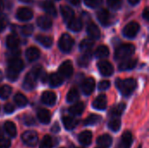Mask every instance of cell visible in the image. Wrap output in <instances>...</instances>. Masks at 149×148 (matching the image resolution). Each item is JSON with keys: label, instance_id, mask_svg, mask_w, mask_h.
I'll return each mask as SVG.
<instances>
[{"label": "cell", "instance_id": "cell-1", "mask_svg": "<svg viewBox=\"0 0 149 148\" xmlns=\"http://www.w3.org/2000/svg\"><path fill=\"white\" fill-rule=\"evenodd\" d=\"M44 73V71L40 65H36L32 68L31 72H30L24 78V80L23 82V88L26 91L32 90L36 86L37 79L40 78L42 74Z\"/></svg>", "mask_w": 149, "mask_h": 148}, {"label": "cell", "instance_id": "cell-2", "mask_svg": "<svg viewBox=\"0 0 149 148\" xmlns=\"http://www.w3.org/2000/svg\"><path fill=\"white\" fill-rule=\"evenodd\" d=\"M24 68V62L18 58H10L8 63V68L6 71V75L9 80L10 81H15L17 79L19 72L23 70Z\"/></svg>", "mask_w": 149, "mask_h": 148}, {"label": "cell", "instance_id": "cell-3", "mask_svg": "<svg viewBox=\"0 0 149 148\" xmlns=\"http://www.w3.org/2000/svg\"><path fill=\"white\" fill-rule=\"evenodd\" d=\"M116 87L123 96L127 97L130 96L136 88V81L134 79H118L116 80Z\"/></svg>", "mask_w": 149, "mask_h": 148}, {"label": "cell", "instance_id": "cell-4", "mask_svg": "<svg viewBox=\"0 0 149 148\" xmlns=\"http://www.w3.org/2000/svg\"><path fill=\"white\" fill-rule=\"evenodd\" d=\"M135 51V47L132 44H124L120 45L116 51H115V59L121 60V59H127L129 57H131Z\"/></svg>", "mask_w": 149, "mask_h": 148}, {"label": "cell", "instance_id": "cell-5", "mask_svg": "<svg viewBox=\"0 0 149 148\" xmlns=\"http://www.w3.org/2000/svg\"><path fill=\"white\" fill-rule=\"evenodd\" d=\"M74 44L73 38L69 34H63L58 41V47L63 52H69Z\"/></svg>", "mask_w": 149, "mask_h": 148}, {"label": "cell", "instance_id": "cell-6", "mask_svg": "<svg viewBox=\"0 0 149 148\" xmlns=\"http://www.w3.org/2000/svg\"><path fill=\"white\" fill-rule=\"evenodd\" d=\"M140 31V24L137 22L128 23L123 29V35L126 38H134Z\"/></svg>", "mask_w": 149, "mask_h": 148}, {"label": "cell", "instance_id": "cell-7", "mask_svg": "<svg viewBox=\"0 0 149 148\" xmlns=\"http://www.w3.org/2000/svg\"><path fill=\"white\" fill-rule=\"evenodd\" d=\"M22 140L25 145L34 147L37 145L38 140V133L35 131H26L22 134Z\"/></svg>", "mask_w": 149, "mask_h": 148}, {"label": "cell", "instance_id": "cell-8", "mask_svg": "<svg viewBox=\"0 0 149 148\" xmlns=\"http://www.w3.org/2000/svg\"><path fill=\"white\" fill-rule=\"evenodd\" d=\"M59 75L62 78H70L73 73V66L70 60H66L61 64L58 68Z\"/></svg>", "mask_w": 149, "mask_h": 148}, {"label": "cell", "instance_id": "cell-9", "mask_svg": "<svg viewBox=\"0 0 149 148\" xmlns=\"http://www.w3.org/2000/svg\"><path fill=\"white\" fill-rule=\"evenodd\" d=\"M98 68L100 72L105 76V77H109L113 73V67L112 64L108 61L102 60L98 63Z\"/></svg>", "mask_w": 149, "mask_h": 148}, {"label": "cell", "instance_id": "cell-10", "mask_svg": "<svg viewBox=\"0 0 149 148\" xmlns=\"http://www.w3.org/2000/svg\"><path fill=\"white\" fill-rule=\"evenodd\" d=\"M16 17L20 21H28L32 18L33 12L31 9L27 7H21L17 10L16 13Z\"/></svg>", "mask_w": 149, "mask_h": 148}, {"label": "cell", "instance_id": "cell-11", "mask_svg": "<svg viewBox=\"0 0 149 148\" xmlns=\"http://www.w3.org/2000/svg\"><path fill=\"white\" fill-rule=\"evenodd\" d=\"M97 18L104 26H108L111 23V15L107 9H101L97 12Z\"/></svg>", "mask_w": 149, "mask_h": 148}, {"label": "cell", "instance_id": "cell-12", "mask_svg": "<svg viewBox=\"0 0 149 148\" xmlns=\"http://www.w3.org/2000/svg\"><path fill=\"white\" fill-rule=\"evenodd\" d=\"M57 100V96L53 92L51 91H45L43 92L42 96H41V101L46 105V106H53L56 103Z\"/></svg>", "mask_w": 149, "mask_h": 148}, {"label": "cell", "instance_id": "cell-13", "mask_svg": "<svg viewBox=\"0 0 149 148\" xmlns=\"http://www.w3.org/2000/svg\"><path fill=\"white\" fill-rule=\"evenodd\" d=\"M95 87V81L93 78H87L84 80L81 85L82 92L85 95H90Z\"/></svg>", "mask_w": 149, "mask_h": 148}, {"label": "cell", "instance_id": "cell-14", "mask_svg": "<svg viewBox=\"0 0 149 148\" xmlns=\"http://www.w3.org/2000/svg\"><path fill=\"white\" fill-rule=\"evenodd\" d=\"M133 142V136L130 132H125L120 139L118 148H130Z\"/></svg>", "mask_w": 149, "mask_h": 148}, {"label": "cell", "instance_id": "cell-15", "mask_svg": "<svg viewBox=\"0 0 149 148\" xmlns=\"http://www.w3.org/2000/svg\"><path fill=\"white\" fill-rule=\"evenodd\" d=\"M87 33L91 39H99L100 38V30L94 23H89L87 25Z\"/></svg>", "mask_w": 149, "mask_h": 148}, {"label": "cell", "instance_id": "cell-16", "mask_svg": "<svg viewBox=\"0 0 149 148\" xmlns=\"http://www.w3.org/2000/svg\"><path fill=\"white\" fill-rule=\"evenodd\" d=\"M107 100L106 95L101 94L94 99L93 103V106L96 110H104L107 107Z\"/></svg>", "mask_w": 149, "mask_h": 148}, {"label": "cell", "instance_id": "cell-17", "mask_svg": "<svg viewBox=\"0 0 149 148\" xmlns=\"http://www.w3.org/2000/svg\"><path fill=\"white\" fill-rule=\"evenodd\" d=\"M60 11H61V15H62L64 20L66 22H69L74 17L73 10L67 5H61L60 6Z\"/></svg>", "mask_w": 149, "mask_h": 148}, {"label": "cell", "instance_id": "cell-18", "mask_svg": "<svg viewBox=\"0 0 149 148\" xmlns=\"http://www.w3.org/2000/svg\"><path fill=\"white\" fill-rule=\"evenodd\" d=\"M93 140V134L90 131H84L79 135V141L82 146H89Z\"/></svg>", "mask_w": 149, "mask_h": 148}, {"label": "cell", "instance_id": "cell-19", "mask_svg": "<svg viewBox=\"0 0 149 148\" xmlns=\"http://www.w3.org/2000/svg\"><path fill=\"white\" fill-rule=\"evenodd\" d=\"M113 142V139L110 135L108 134H104L100 136L97 139V144L99 145L100 147L102 148H108L110 147V146L112 145Z\"/></svg>", "mask_w": 149, "mask_h": 148}, {"label": "cell", "instance_id": "cell-20", "mask_svg": "<svg viewBox=\"0 0 149 148\" xmlns=\"http://www.w3.org/2000/svg\"><path fill=\"white\" fill-rule=\"evenodd\" d=\"M37 24L38 25V27H40L43 30H48L52 27V22L51 18H49L48 17L40 16L37 19Z\"/></svg>", "mask_w": 149, "mask_h": 148}, {"label": "cell", "instance_id": "cell-21", "mask_svg": "<svg viewBox=\"0 0 149 148\" xmlns=\"http://www.w3.org/2000/svg\"><path fill=\"white\" fill-rule=\"evenodd\" d=\"M25 56H26V58L29 60V61H35L37 60L39 56H40V51L37 48V47H30L26 50L25 51Z\"/></svg>", "mask_w": 149, "mask_h": 148}, {"label": "cell", "instance_id": "cell-22", "mask_svg": "<svg viewBox=\"0 0 149 148\" xmlns=\"http://www.w3.org/2000/svg\"><path fill=\"white\" fill-rule=\"evenodd\" d=\"M41 7L49 15H51L52 17H56L57 16L56 7H55V5L52 2H50V1H45V2H43L41 3Z\"/></svg>", "mask_w": 149, "mask_h": 148}, {"label": "cell", "instance_id": "cell-23", "mask_svg": "<svg viewBox=\"0 0 149 148\" xmlns=\"http://www.w3.org/2000/svg\"><path fill=\"white\" fill-rule=\"evenodd\" d=\"M137 65V59H126L119 65L120 71H129L134 69Z\"/></svg>", "mask_w": 149, "mask_h": 148}, {"label": "cell", "instance_id": "cell-24", "mask_svg": "<svg viewBox=\"0 0 149 148\" xmlns=\"http://www.w3.org/2000/svg\"><path fill=\"white\" fill-rule=\"evenodd\" d=\"M62 122H63V125H64V126H65V128L66 130H72V129H74L76 127L77 124H78L77 120H75L72 117H69V116L63 117L62 118Z\"/></svg>", "mask_w": 149, "mask_h": 148}, {"label": "cell", "instance_id": "cell-25", "mask_svg": "<svg viewBox=\"0 0 149 148\" xmlns=\"http://www.w3.org/2000/svg\"><path fill=\"white\" fill-rule=\"evenodd\" d=\"M6 45L10 50L17 49V46L19 45V39H18V38L16 35H14V34L9 35L7 37V38H6Z\"/></svg>", "mask_w": 149, "mask_h": 148}, {"label": "cell", "instance_id": "cell-26", "mask_svg": "<svg viewBox=\"0 0 149 148\" xmlns=\"http://www.w3.org/2000/svg\"><path fill=\"white\" fill-rule=\"evenodd\" d=\"M85 110V105L83 102H77L76 104L72 105L70 108H69V113L72 115L74 116H78L82 114V113Z\"/></svg>", "mask_w": 149, "mask_h": 148}, {"label": "cell", "instance_id": "cell-27", "mask_svg": "<svg viewBox=\"0 0 149 148\" xmlns=\"http://www.w3.org/2000/svg\"><path fill=\"white\" fill-rule=\"evenodd\" d=\"M37 116L38 120L43 124H48L51 121L50 113L45 109H39L37 113Z\"/></svg>", "mask_w": 149, "mask_h": 148}, {"label": "cell", "instance_id": "cell-28", "mask_svg": "<svg viewBox=\"0 0 149 148\" xmlns=\"http://www.w3.org/2000/svg\"><path fill=\"white\" fill-rule=\"evenodd\" d=\"M83 24L80 18L73 17L72 20L68 22V28L72 31H79L82 29Z\"/></svg>", "mask_w": 149, "mask_h": 148}, {"label": "cell", "instance_id": "cell-29", "mask_svg": "<svg viewBox=\"0 0 149 148\" xmlns=\"http://www.w3.org/2000/svg\"><path fill=\"white\" fill-rule=\"evenodd\" d=\"M63 78L58 73H52L49 77V84L52 87H58L63 84Z\"/></svg>", "mask_w": 149, "mask_h": 148}, {"label": "cell", "instance_id": "cell-30", "mask_svg": "<svg viewBox=\"0 0 149 148\" xmlns=\"http://www.w3.org/2000/svg\"><path fill=\"white\" fill-rule=\"evenodd\" d=\"M4 130H5L6 133L10 137H11V138H14L17 135V128H16V126L11 121H6L4 123Z\"/></svg>", "mask_w": 149, "mask_h": 148}, {"label": "cell", "instance_id": "cell-31", "mask_svg": "<svg viewBox=\"0 0 149 148\" xmlns=\"http://www.w3.org/2000/svg\"><path fill=\"white\" fill-rule=\"evenodd\" d=\"M36 40L40 44H42L43 46L45 47H51L52 44V38L48 37V36H45V35H38L36 37Z\"/></svg>", "mask_w": 149, "mask_h": 148}, {"label": "cell", "instance_id": "cell-32", "mask_svg": "<svg viewBox=\"0 0 149 148\" xmlns=\"http://www.w3.org/2000/svg\"><path fill=\"white\" fill-rule=\"evenodd\" d=\"M14 102L18 107H24L28 104V99L24 95L21 93H17L14 96Z\"/></svg>", "mask_w": 149, "mask_h": 148}, {"label": "cell", "instance_id": "cell-33", "mask_svg": "<svg viewBox=\"0 0 149 148\" xmlns=\"http://www.w3.org/2000/svg\"><path fill=\"white\" fill-rule=\"evenodd\" d=\"M94 45V42L91 38H85L81 41L79 44V49L84 51H89L92 47Z\"/></svg>", "mask_w": 149, "mask_h": 148}, {"label": "cell", "instance_id": "cell-34", "mask_svg": "<svg viewBox=\"0 0 149 148\" xmlns=\"http://www.w3.org/2000/svg\"><path fill=\"white\" fill-rule=\"evenodd\" d=\"M109 55V49L106 45H100L95 51V57L99 58H107Z\"/></svg>", "mask_w": 149, "mask_h": 148}, {"label": "cell", "instance_id": "cell-35", "mask_svg": "<svg viewBox=\"0 0 149 148\" xmlns=\"http://www.w3.org/2000/svg\"><path fill=\"white\" fill-rule=\"evenodd\" d=\"M79 98V93L76 88H72L66 95V100L69 103H73L77 101Z\"/></svg>", "mask_w": 149, "mask_h": 148}, {"label": "cell", "instance_id": "cell-36", "mask_svg": "<svg viewBox=\"0 0 149 148\" xmlns=\"http://www.w3.org/2000/svg\"><path fill=\"white\" fill-rule=\"evenodd\" d=\"M100 120H101V117H100V115H97V114H91V115H89V116L86 119L84 124H85L86 126H93V125L98 124Z\"/></svg>", "mask_w": 149, "mask_h": 148}, {"label": "cell", "instance_id": "cell-37", "mask_svg": "<svg viewBox=\"0 0 149 148\" xmlns=\"http://www.w3.org/2000/svg\"><path fill=\"white\" fill-rule=\"evenodd\" d=\"M125 109H126V105L124 103H121V104H119V105L113 106L111 109V112L110 113H111V114L113 116L119 117V116H120L123 113V112L125 111Z\"/></svg>", "mask_w": 149, "mask_h": 148}, {"label": "cell", "instance_id": "cell-38", "mask_svg": "<svg viewBox=\"0 0 149 148\" xmlns=\"http://www.w3.org/2000/svg\"><path fill=\"white\" fill-rule=\"evenodd\" d=\"M12 92V88L8 85H4L2 87H0V98L3 99H6L10 97V93Z\"/></svg>", "mask_w": 149, "mask_h": 148}, {"label": "cell", "instance_id": "cell-39", "mask_svg": "<svg viewBox=\"0 0 149 148\" xmlns=\"http://www.w3.org/2000/svg\"><path fill=\"white\" fill-rule=\"evenodd\" d=\"M91 56L92 54L89 51H86L85 54H83L82 56L79 57V58L78 59V63L80 66H86L91 59Z\"/></svg>", "mask_w": 149, "mask_h": 148}, {"label": "cell", "instance_id": "cell-40", "mask_svg": "<svg viewBox=\"0 0 149 148\" xmlns=\"http://www.w3.org/2000/svg\"><path fill=\"white\" fill-rule=\"evenodd\" d=\"M108 126L113 132H118L120 128V120L116 118L112 119L108 123Z\"/></svg>", "mask_w": 149, "mask_h": 148}, {"label": "cell", "instance_id": "cell-41", "mask_svg": "<svg viewBox=\"0 0 149 148\" xmlns=\"http://www.w3.org/2000/svg\"><path fill=\"white\" fill-rule=\"evenodd\" d=\"M39 148H52V140L50 136L46 135L43 138Z\"/></svg>", "mask_w": 149, "mask_h": 148}, {"label": "cell", "instance_id": "cell-42", "mask_svg": "<svg viewBox=\"0 0 149 148\" xmlns=\"http://www.w3.org/2000/svg\"><path fill=\"white\" fill-rule=\"evenodd\" d=\"M33 31H34V27L32 24H25L21 27V33L26 37L31 36L32 34Z\"/></svg>", "mask_w": 149, "mask_h": 148}, {"label": "cell", "instance_id": "cell-43", "mask_svg": "<svg viewBox=\"0 0 149 148\" xmlns=\"http://www.w3.org/2000/svg\"><path fill=\"white\" fill-rule=\"evenodd\" d=\"M102 1L103 0H84L86 5L88 6V7H90V8L99 7L102 3Z\"/></svg>", "mask_w": 149, "mask_h": 148}, {"label": "cell", "instance_id": "cell-44", "mask_svg": "<svg viewBox=\"0 0 149 148\" xmlns=\"http://www.w3.org/2000/svg\"><path fill=\"white\" fill-rule=\"evenodd\" d=\"M122 0H107V3L113 9H119L121 6Z\"/></svg>", "mask_w": 149, "mask_h": 148}, {"label": "cell", "instance_id": "cell-45", "mask_svg": "<svg viewBox=\"0 0 149 148\" xmlns=\"http://www.w3.org/2000/svg\"><path fill=\"white\" fill-rule=\"evenodd\" d=\"M110 87V81L108 80H103L101 82L99 83V90L100 91H105V90H107L108 88Z\"/></svg>", "mask_w": 149, "mask_h": 148}, {"label": "cell", "instance_id": "cell-46", "mask_svg": "<svg viewBox=\"0 0 149 148\" xmlns=\"http://www.w3.org/2000/svg\"><path fill=\"white\" fill-rule=\"evenodd\" d=\"M10 141L8 139H0V148H10Z\"/></svg>", "mask_w": 149, "mask_h": 148}, {"label": "cell", "instance_id": "cell-47", "mask_svg": "<svg viewBox=\"0 0 149 148\" xmlns=\"http://www.w3.org/2000/svg\"><path fill=\"white\" fill-rule=\"evenodd\" d=\"M24 122L25 125L31 126V125H33L35 123V120H34V119L31 116H25L24 118Z\"/></svg>", "mask_w": 149, "mask_h": 148}, {"label": "cell", "instance_id": "cell-48", "mask_svg": "<svg viewBox=\"0 0 149 148\" xmlns=\"http://www.w3.org/2000/svg\"><path fill=\"white\" fill-rule=\"evenodd\" d=\"M14 110H15V107H14V106H12L11 104H6V105L4 106V112H5L7 114L12 113L14 112Z\"/></svg>", "mask_w": 149, "mask_h": 148}, {"label": "cell", "instance_id": "cell-49", "mask_svg": "<svg viewBox=\"0 0 149 148\" xmlns=\"http://www.w3.org/2000/svg\"><path fill=\"white\" fill-rule=\"evenodd\" d=\"M5 26H6L5 21H3V19H0V32H2L4 30Z\"/></svg>", "mask_w": 149, "mask_h": 148}, {"label": "cell", "instance_id": "cell-50", "mask_svg": "<svg viewBox=\"0 0 149 148\" xmlns=\"http://www.w3.org/2000/svg\"><path fill=\"white\" fill-rule=\"evenodd\" d=\"M148 8H146L145 10H144V11H143V14H142V17H144V19H146V20H148Z\"/></svg>", "mask_w": 149, "mask_h": 148}, {"label": "cell", "instance_id": "cell-51", "mask_svg": "<svg viewBox=\"0 0 149 148\" xmlns=\"http://www.w3.org/2000/svg\"><path fill=\"white\" fill-rule=\"evenodd\" d=\"M52 131L53 133H57V132H58V131H59V126H58V124L56 123V124L54 125V126L52 127Z\"/></svg>", "mask_w": 149, "mask_h": 148}, {"label": "cell", "instance_id": "cell-52", "mask_svg": "<svg viewBox=\"0 0 149 148\" xmlns=\"http://www.w3.org/2000/svg\"><path fill=\"white\" fill-rule=\"evenodd\" d=\"M68 1L73 5H78L80 3V0H68Z\"/></svg>", "mask_w": 149, "mask_h": 148}, {"label": "cell", "instance_id": "cell-53", "mask_svg": "<svg viewBox=\"0 0 149 148\" xmlns=\"http://www.w3.org/2000/svg\"><path fill=\"white\" fill-rule=\"evenodd\" d=\"M140 1H141V0H128V2H129L132 5H135V4H137Z\"/></svg>", "mask_w": 149, "mask_h": 148}, {"label": "cell", "instance_id": "cell-54", "mask_svg": "<svg viewBox=\"0 0 149 148\" xmlns=\"http://www.w3.org/2000/svg\"><path fill=\"white\" fill-rule=\"evenodd\" d=\"M3 7H4L3 2L2 0H0V14L3 12Z\"/></svg>", "mask_w": 149, "mask_h": 148}, {"label": "cell", "instance_id": "cell-55", "mask_svg": "<svg viewBox=\"0 0 149 148\" xmlns=\"http://www.w3.org/2000/svg\"><path fill=\"white\" fill-rule=\"evenodd\" d=\"M21 2H24V3H30L31 1H32V0H20Z\"/></svg>", "mask_w": 149, "mask_h": 148}, {"label": "cell", "instance_id": "cell-56", "mask_svg": "<svg viewBox=\"0 0 149 148\" xmlns=\"http://www.w3.org/2000/svg\"><path fill=\"white\" fill-rule=\"evenodd\" d=\"M2 79H3V74H2V72H0V82H1V80H2Z\"/></svg>", "mask_w": 149, "mask_h": 148}, {"label": "cell", "instance_id": "cell-57", "mask_svg": "<svg viewBox=\"0 0 149 148\" xmlns=\"http://www.w3.org/2000/svg\"><path fill=\"white\" fill-rule=\"evenodd\" d=\"M2 135V132H1V129H0V136Z\"/></svg>", "mask_w": 149, "mask_h": 148}, {"label": "cell", "instance_id": "cell-58", "mask_svg": "<svg viewBox=\"0 0 149 148\" xmlns=\"http://www.w3.org/2000/svg\"><path fill=\"white\" fill-rule=\"evenodd\" d=\"M138 148H141V146H140V147H139Z\"/></svg>", "mask_w": 149, "mask_h": 148}, {"label": "cell", "instance_id": "cell-59", "mask_svg": "<svg viewBox=\"0 0 149 148\" xmlns=\"http://www.w3.org/2000/svg\"><path fill=\"white\" fill-rule=\"evenodd\" d=\"M96 148H102V147H96Z\"/></svg>", "mask_w": 149, "mask_h": 148}]
</instances>
